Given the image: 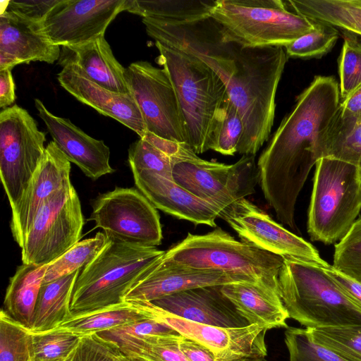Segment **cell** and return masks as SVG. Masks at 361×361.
<instances>
[{
	"label": "cell",
	"mask_w": 361,
	"mask_h": 361,
	"mask_svg": "<svg viewBox=\"0 0 361 361\" xmlns=\"http://www.w3.org/2000/svg\"><path fill=\"white\" fill-rule=\"evenodd\" d=\"M341 100L334 77L314 76L297 97L258 159L264 196L281 223L293 230L298 197L310 170L322 158L326 133Z\"/></svg>",
	"instance_id": "cell-1"
},
{
	"label": "cell",
	"mask_w": 361,
	"mask_h": 361,
	"mask_svg": "<svg viewBox=\"0 0 361 361\" xmlns=\"http://www.w3.org/2000/svg\"><path fill=\"white\" fill-rule=\"evenodd\" d=\"M238 282L257 283L246 276L185 267L166 259L164 254L130 288L124 300L152 302L188 289Z\"/></svg>",
	"instance_id": "cell-17"
},
{
	"label": "cell",
	"mask_w": 361,
	"mask_h": 361,
	"mask_svg": "<svg viewBox=\"0 0 361 361\" xmlns=\"http://www.w3.org/2000/svg\"><path fill=\"white\" fill-rule=\"evenodd\" d=\"M0 361H34L30 330L0 313Z\"/></svg>",
	"instance_id": "cell-35"
},
{
	"label": "cell",
	"mask_w": 361,
	"mask_h": 361,
	"mask_svg": "<svg viewBox=\"0 0 361 361\" xmlns=\"http://www.w3.org/2000/svg\"><path fill=\"white\" fill-rule=\"evenodd\" d=\"M291 11L361 37V0H289Z\"/></svg>",
	"instance_id": "cell-28"
},
{
	"label": "cell",
	"mask_w": 361,
	"mask_h": 361,
	"mask_svg": "<svg viewBox=\"0 0 361 361\" xmlns=\"http://www.w3.org/2000/svg\"><path fill=\"white\" fill-rule=\"evenodd\" d=\"M361 210L360 168L331 157L316 164L307 232L326 245L342 240Z\"/></svg>",
	"instance_id": "cell-7"
},
{
	"label": "cell",
	"mask_w": 361,
	"mask_h": 361,
	"mask_svg": "<svg viewBox=\"0 0 361 361\" xmlns=\"http://www.w3.org/2000/svg\"><path fill=\"white\" fill-rule=\"evenodd\" d=\"M164 253L157 247L135 246L109 238L100 253L80 271L72 293L71 315L86 314L124 303L127 293Z\"/></svg>",
	"instance_id": "cell-4"
},
{
	"label": "cell",
	"mask_w": 361,
	"mask_h": 361,
	"mask_svg": "<svg viewBox=\"0 0 361 361\" xmlns=\"http://www.w3.org/2000/svg\"><path fill=\"white\" fill-rule=\"evenodd\" d=\"M46 133L22 107L15 104L0 113V176L13 209L42 161Z\"/></svg>",
	"instance_id": "cell-10"
},
{
	"label": "cell",
	"mask_w": 361,
	"mask_h": 361,
	"mask_svg": "<svg viewBox=\"0 0 361 361\" xmlns=\"http://www.w3.org/2000/svg\"><path fill=\"white\" fill-rule=\"evenodd\" d=\"M233 43L235 70L226 83L244 131L238 153L255 155L270 137L276 94L288 56L284 47H247Z\"/></svg>",
	"instance_id": "cell-2"
},
{
	"label": "cell",
	"mask_w": 361,
	"mask_h": 361,
	"mask_svg": "<svg viewBox=\"0 0 361 361\" xmlns=\"http://www.w3.org/2000/svg\"><path fill=\"white\" fill-rule=\"evenodd\" d=\"M178 348L188 361H218L207 348L184 336L179 341Z\"/></svg>",
	"instance_id": "cell-47"
},
{
	"label": "cell",
	"mask_w": 361,
	"mask_h": 361,
	"mask_svg": "<svg viewBox=\"0 0 361 361\" xmlns=\"http://www.w3.org/2000/svg\"><path fill=\"white\" fill-rule=\"evenodd\" d=\"M339 37L338 30L329 25L315 22L314 28L293 41L284 49L288 57L319 59L329 52Z\"/></svg>",
	"instance_id": "cell-37"
},
{
	"label": "cell",
	"mask_w": 361,
	"mask_h": 361,
	"mask_svg": "<svg viewBox=\"0 0 361 361\" xmlns=\"http://www.w3.org/2000/svg\"><path fill=\"white\" fill-rule=\"evenodd\" d=\"M338 114L343 118L361 120V85L341 100Z\"/></svg>",
	"instance_id": "cell-48"
},
{
	"label": "cell",
	"mask_w": 361,
	"mask_h": 361,
	"mask_svg": "<svg viewBox=\"0 0 361 361\" xmlns=\"http://www.w3.org/2000/svg\"><path fill=\"white\" fill-rule=\"evenodd\" d=\"M178 332L142 337H126L109 342L120 353L140 361H188L178 348Z\"/></svg>",
	"instance_id": "cell-30"
},
{
	"label": "cell",
	"mask_w": 361,
	"mask_h": 361,
	"mask_svg": "<svg viewBox=\"0 0 361 361\" xmlns=\"http://www.w3.org/2000/svg\"><path fill=\"white\" fill-rule=\"evenodd\" d=\"M221 286L188 289L152 302L171 314L200 324L223 328L250 325L221 292Z\"/></svg>",
	"instance_id": "cell-21"
},
{
	"label": "cell",
	"mask_w": 361,
	"mask_h": 361,
	"mask_svg": "<svg viewBox=\"0 0 361 361\" xmlns=\"http://www.w3.org/2000/svg\"><path fill=\"white\" fill-rule=\"evenodd\" d=\"M80 271L42 285L35 307L31 333L51 331L71 316L72 293Z\"/></svg>",
	"instance_id": "cell-27"
},
{
	"label": "cell",
	"mask_w": 361,
	"mask_h": 361,
	"mask_svg": "<svg viewBox=\"0 0 361 361\" xmlns=\"http://www.w3.org/2000/svg\"><path fill=\"white\" fill-rule=\"evenodd\" d=\"M125 79L147 130L164 139L188 144L179 100L165 69L147 61H136L126 68Z\"/></svg>",
	"instance_id": "cell-13"
},
{
	"label": "cell",
	"mask_w": 361,
	"mask_h": 361,
	"mask_svg": "<svg viewBox=\"0 0 361 361\" xmlns=\"http://www.w3.org/2000/svg\"><path fill=\"white\" fill-rule=\"evenodd\" d=\"M216 0H126V11L142 18L192 22L211 16Z\"/></svg>",
	"instance_id": "cell-29"
},
{
	"label": "cell",
	"mask_w": 361,
	"mask_h": 361,
	"mask_svg": "<svg viewBox=\"0 0 361 361\" xmlns=\"http://www.w3.org/2000/svg\"><path fill=\"white\" fill-rule=\"evenodd\" d=\"M284 333L289 361H346L315 343L306 328L288 326Z\"/></svg>",
	"instance_id": "cell-40"
},
{
	"label": "cell",
	"mask_w": 361,
	"mask_h": 361,
	"mask_svg": "<svg viewBox=\"0 0 361 361\" xmlns=\"http://www.w3.org/2000/svg\"><path fill=\"white\" fill-rule=\"evenodd\" d=\"M62 70L57 75L60 85L75 99L109 116L142 138L147 132L145 122L134 97L107 90L91 80L72 62L59 61Z\"/></svg>",
	"instance_id": "cell-19"
},
{
	"label": "cell",
	"mask_w": 361,
	"mask_h": 361,
	"mask_svg": "<svg viewBox=\"0 0 361 361\" xmlns=\"http://www.w3.org/2000/svg\"><path fill=\"white\" fill-rule=\"evenodd\" d=\"M16 99L15 84L11 68L0 70V107H6L13 104Z\"/></svg>",
	"instance_id": "cell-49"
},
{
	"label": "cell",
	"mask_w": 361,
	"mask_h": 361,
	"mask_svg": "<svg viewBox=\"0 0 361 361\" xmlns=\"http://www.w3.org/2000/svg\"><path fill=\"white\" fill-rule=\"evenodd\" d=\"M343 35L338 63L341 100L361 85V37L345 31Z\"/></svg>",
	"instance_id": "cell-38"
},
{
	"label": "cell",
	"mask_w": 361,
	"mask_h": 361,
	"mask_svg": "<svg viewBox=\"0 0 361 361\" xmlns=\"http://www.w3.org/2000/svg\"><path fill=\"white\" fill-rule=\"evenodd\" d=\"M221 290L250 325L257 324L267 330L288 327L289 314L278 292L250 282L226 284Z\"/></svg>",
	"instance_id": "cell-24"
},
{
	"label": "cell",
	"mask_w": 361,
	"mask_h": 361,
	"mask_svg": "<svg viewBox=\"0 0 361 361\" xmlns=\"http://www.w3.org/2000/svg\"><path fill=\"white\" fill-rule=\"evenodd\" d=\"M120 352V351H119ZM116 361H140L137 359L126 356L121 353H119L118 355L116 357Z\"/></svg>",
	"instance_id": "cell-50"
},
{
	"label": "cell",
	"mask_w": 361,
	"mask_h": 361,
	"mask_svg": "<svg viewBox=\"0 0 361 361\" xmlns=\"http://www.w3.org/2000/svg\"><path fill=\"white\" fill-rule=\"evenodd\" d=\"M35 105L53 141L86 176L97 180L114 172L109 164L110 150L103 140L90 137L69 119L54 115L39 99H35Z\"/></svg>",
	"instance_id": "cell-20"
},
{
	"label": "cell",
	"mask_w": 361,
	"mask_h": 361,
	"mask_svg": "<svg viewBox=\"0 0 361 361\" xmlns=\"http://www.w3.org/2000/svg\"><path fill=\"white\" fill-rule=\"evenodd\" d=\"M88 220L111 240L140 247H156L163 238L157 208L137 189L116 187L100 194L92 204Z\"/></svg>",
	"instance_id": "cell-11"
},
{
	"label": "cell",
	"mask_w": 361,
	"mask_h": 361,
	"mask_svg": "<svg viewBox=\"0 0 361 361\" xmlns=\"http://www.w3.org/2000/svg\"><path fill=\"white\" fill-rule=\"evenodd\" d=\"M225 220L242 240L283 258H293L326 267L317 250L288 231L257 206L243 198L224 210Z\"/></svg>",
	"instance_id": "cell-15"
},
{
	"label": "cell",
	"mask_w": 361,
	"mask_h": 361,
	"mask_svg": "<svg viewBox=\"0 0 361 361\" xmlns=\"http://www.w3.org/2000/svg\"><path fill=\"white\" fill-rule=\"evenodd\" d=\"M31 335L34 361H65L82 337L59 328Z\"/></svg>",
	"instance_id": "cell-36"
},
{
	"label": "cell",
	"mask_w": 361,
	"mask_h": 361,
	"mask_svg": "<svg viewBox=\"0 0 361 361\" xmlns=\"http://www.w3.org/2000/svg\"><path fill=\"white\" fill-rule=\"evenodd\" d=\"M360 173H361V168H360Z\"/></svg>",
	"instance_id": "cell-52"
},
{
	"label": "cell",
	"mask_w": 361,
	"mask_h": 361,
	"mask_svg": "<svg viewBox=\"0 0 361 361\" xmlns=\"http://www.w3.org/2000/svg\"><path fill=\"white\" fill-rule=\"evenodd\" d=\"M60 47L43 34L39 22L5 11L0 15V70L20 63H54L60 58Z\"/></svg>",
	"instance_id": "cell-22"
},
{
	"label": "cell",
	"mask_w": 361,
	"mask_h": 361,
	"mask_svg": "<svg viewBox=\"0 0 361 361\" xmlns=\"http://www.w3.org/2000/svg\"><path fill=\"white\" fill-rule=\"evenodd\" d=\"M119 350L96 334L82 336L65 361H116Z\"/></svg>",
	"instance_id": "cell-43"
},
{
	"label": "cell",
	"mask_w": 361,
	"mask_h": 361,
	"mask_svg": "<svg viewBox=\"0 0 361 361\" xmlns=\"http://www.w3.org/2000/svg\"><path fill=\"white\" fill-rule=\"evenodd\" d=\"M145 316L169 326L183 336L207 348L218 361L264 359L267 329L257 324L223 328L200 324L171 314L152 302L126 301Z\"/></svg>",
	"instance_id": "cell-14"
},
{
	"label": "cell",
	"mask_w": 361,
	"mask_h": 361,
	"mask_svg": "<svg viewBox=\"0 0 361 361\" xmlns=\"http://www.w3.org/2000/svg\"><path fill=\"white\" fill-rule=\"evenodd\" d=\"M79 197L71 183L40 207L21 248L23 264L47 265L80 241L84 226Z\"/></svg>",
	"instance_id": "cell-9"
},
{
	"label": "cell",
	"mask_w": 361,
	"mask_h": 361,
	"mask_svg": "<svg viewBox=\"0 0 361 361\" xmlns=\"http://www.w3.org/2000/svg\"><path fill=\"white\" fill-rule=\"evenodd\" d=\"M70 172V161L54 141L50 142L25 190L11 209L10 227L20 247L42 205L55 192L71 183Z\"/></svg>",
	"instance_id": "cell-18"
},
{
	"label": "cell",
	"mask_w": 361,
	"mask_h": 361,
	"mask_svg": "<svg viewBox=\"0 0 361 361\" xmlns=\"http://www.w3.org/2000/svg\"><path fill=\"white\" fill-rule=\"evenodd\" d=\"M164 257L194 269L249 277L279 293L278 276L283 257L238 240L221 228L205 234L188 233L165 251Z\"/></svg>",
	"instance_id": "cell-6"
},
{
	"label": "cell",
	"mask_w": 361,
	"mask_h": 361,
	"mask_svg": "<svg viewBox=\"0 0 361 361\" xmlns=\"http://www.w3.org/2000/svg\"><path fill=\"white\" fill-rule=\"evenodd\" d=\"M235 361H265L264 359H250V358H245V359H241Z\"/></svg>",
	"instance_id": "cell-51"
},
{
	"label": "cell",
	"mask_w": 361,
	"mask_h": 361,
	"mask_svg": "<svg viewBox=\"0 0 361 361\" xmlns=\"http://www.w3.org/2000/svg\"><path fill=\"white\" fill-rule=\"evenodd\" d=\"M324 269L341 290L361 309V282L341 272L332 265Z\"/></svg>",
	"instance_id": "cell-46"
},
{
	"label": "cell",
	"mask_w": 361,
	"mask_h": 361,
	"mask_svg": "<svg viewBox=\"0 0 361 361\" xmlns=\"http://www.w3.org/2000/svg\"><path fill=\"white\" fill-rule=\"evenodd\" d=\"M322 157L337 159L361 168V120L341 118L338 111L326 133Z\"/></svg>",
	"instance_id": "cell-32"
},
{
	"label": "cell",
	"mask_w": 361,
	"mask_h": 361,
	"mask_svg": "<svg viewBox=\"0 0 361 361\" xmlns=\"http://www.w3.org/2000/svg\"><path fill=\"white\" fill-rule=\"evenodd\" d=\"M306 329L315 343L346 361H361V324Z\"/></svg>",
	"instance_id": "cell-34"
},
{
	"label": "cell",
	"mask_w": 361,
	"mask_h": 361,
	"mask_svg": "<svg viewBox=\"0 0 361 361\" xmlns=\"http://www.w3.org/2000/svg\"><path fill=\"white\" fill-rule=\"evenodd\" d=\"M176 332L169 326L146 317L138 321L96 334V335L108 342H111L126 337H142Z\"/></svg>",
	"instance_id": "cell-44"
},
{
	"label": "cell",
	"mask_w": 361,
	"mask_h": 361,
	"mask_svg": "<svg viewBox=\"0 0 361 361\" xmlns=\"http://www.w3.org/2000/svg\"><path fill=\"white\" fill-rule=\"evenodd\" d=\"M108 240L104 233L99 231L92 238L78 241L47 265L42 284L81 270L100 253Z\"/></svg>",
	"instance_id": "cell-33"
},
{
	"label": "cell",
	"mask_w": 361,
	"mask_h": 361,
	"mask_svg": "<svg viewBox=\"0 0 361 361\" xmlns=\"http://www.w3.org/2000/svg\"><path fill=\"white\" fill-rule=\"evenodd\" d=\"M128 163L133 174L149 171L172 179L173 169L180 162L140 138L128 149Z\"/></svg>",
	"instance_id": "cell-39"
},
{
	"label": "cell",
	"mask_w": 361,
	"mask_h": 361,
	"mask_svg": "<svg viewBox=\"0 0 361 361\" xmlns=\"http://www.w3.org/2000/svg\"><path fill=\"white\" fill-rule=\"evenodd\" d=\"M137 188L157 208L196 224L216 227L220 210L176 183L149 171L133 174Z\"/></svg>",
	"instance_id": "cell-23"
},
{
	"label": "cell",
	"mask_w": 361,
	"mask_h": 361,
	"mask_svg": "<svg viewBox=\"0 0 361 361\" xmlns=\"http://www.w3.org/2000/svg\"><path fill=\"white\" fill-rule=\"evenodd\" d=\"M126 10V0H60L39 22L54 44L75 47L104 35L109 25Z\"/></svg>",
	"instance_id": "cell-16"
},
{
	"label": "cell",
	"mask_w": 361,
	"mask_h": 361,
	"mask_svg": "<svg viewBox=\"0 0 361 361\" xmlns=\"http://www.w3.org/2000/svg\"><path fill=\"white\" fill-rule=\"evenodd\" d=\"M59 1L60 0L7 1L6 9L4 11H10L26 19L39 23Z\"/></svg>",
	"instance_id": "cell-45"
},
{
	"label": "cell",
	"mask_w": 361,
	"mask_h": 361,
	"mask_svg": "<svg viewBox=\"0 0 361 361\" xmlns=\"http://www.w3.org/2000/svg\"><path fill=\"white\" fill-rule=\"evenodd\" d=\"M59 61L75 63L91 80L107 90L130 93L125 79L126 68L116 59L104 35L80 45L62 47Z\"/></svg>",
	"instance_id": "cell-25"
},
{
	"label": "cell",
	"mask_w": 361,
	"mask_h": 361,
	"mask_svg": "<svg viewBox=\"0 0 361 361\" xmlns=\"http://www.w3.org/2000/svg\"><path fill=\"white\" fill-rule=\"evenodd\" d=\"M211 17L226 42L247 47H285L315 27L281 0H216Z\"/></svg>",
	"instance_id": "cell-8"
},
{
	"label": "cell",
	"mask_w": 361,
	"mask_h": 361,
	"mask_svg": "<svg viewBox=\"0 0 361 361\" xmlns=\"http://www.w3.org/2000/svg\"><path fill=\"white\" fill-rule=\"evenodd\" d=\"M173 178L178 185L214 205L221 213L237 201L255 192L259 171L255 155H243L233 164L207 161L200 157L176 164L173 169Z\"/></svg>",
	"instance_id": "cell-12"
},
{
	"label": "cell",
	"mask_w": 361,
	"mask_h": 361,
	"mask_svg": "<svg viewBox=\"0 0 361 361\" xmlns=\"http://www.w3.org/2000/svg\"><path fill=\"white\" fill-rule=\"evenodd\" d=\"M243 131L242 118L228 99L224 115L215 133L211 149L224 155H234L238 152Z\"/></svg>",
	"instance_id": "cell-42"
},
{
	"label": "cell",
	"mask_w": 361,
	"mask_h": 361,
	"mask_svg": "<svg viewBox=\"0 0 361 361\" xmlns=\"http://www.w3.org/2000/svg\"><path fill=\"white\" fill-rule=\"evenodd\" d=\"M278 286L289 317L306 328L361 324V309L341 290L324 267L283 258Z\"/></svg>",
	"instance_id": "cell-5"
},
{
	"label": "cell",
	"mask_w": 361,
	"mask_h": 361,
	"mask_svg": "<svg viewBox=\"0 0 361 361\" xmlns=\"http://www.w3.org/2000/svg\"><path fill=\"white\" fill-rule=\"evenodd\" d=\"M158 63L168 73L184 117L188 143L195 152L211 149L229 99L221 78L196 56L155 42Z\"/></svg>",
	"instance_id": "cell-3"
},
{
	"label": "cell",
	"mask_w": 361,
	"mask_h": 361,
	"mask_svg": "<svg viewBox=\"0 0 361 361\" xmlns=\"http://www.w3.org/2000/svg\"><path fill=\"white\" fill-rule=\"evenodd\" d=\"M129 302L86 314L71 316L57 328L80 336L96 334L145 318Z\"/></svg>",
	"instance_id": "cell-31"
},
{
	"label": "cell",
	"mask_w": 361,
	"mask_h": 361,
	"mask_svg": "<svg viewBox=\"0 0 361 361\" xmlns=\"http://www.w3.org/2000/svg\"><path fill=\"white\" fill-rule=\"evenodd\" d=\"M47 265L22 264L10 278L6 289L3 310L14 321L30 331Z\"/></svg>",
	"instance_id": "cell-26"
},
{
	"label": "cell",
	"mask_w": 361,
	"mask_h": 361,
	"mask_svg": "<svg viewBox=\"0 0 361 361\" xmlns=\"http://www.w3.org/2000/svg\"><path fill=\"white\" fill-rule=\"evenodd\" d=\"M332 266L361 282V218L355 221L346 235L336 244Z\"/></svg>",
	"instance_id": "cell-41"
}]
</instances>
